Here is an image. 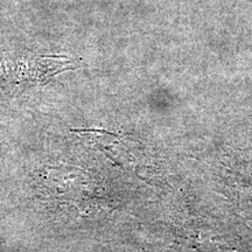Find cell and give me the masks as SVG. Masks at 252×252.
I'll return each instance as SVG.
<instances>
[{
    "instance_id": "cell-1",
    "label": "cell",
    "mask_w": 252,
    "mask_h": 252,
    "mask_svg": "<svg viewBox=\"0 0 252 252\" xmlns=\"http://www.w3.org/2000/svg\"><path fill=\"white\" fill-rule=\"evenodd\" d=\"M75 62L62 56H31L7 53L0 56V82L11 86L37 84L48 81L58 72L75 68Z\"/></svg>"
}]
</instances>
